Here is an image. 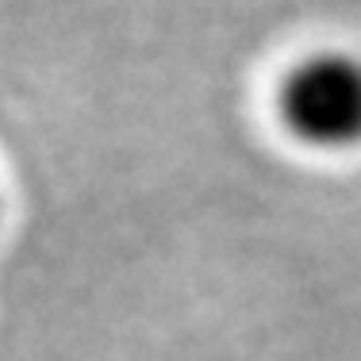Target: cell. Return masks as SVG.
<instances>
[{
	"mask_svg": "<svg viewBox=\"0 0 361 361\" xmlns=\"http://www.w3.org/2000/svg\"><path fill=\"white\" fill-rule=\"evenodd\" d=\"M281 116L288 131L307 146H361V58L323 50L292 66L281 85Z\"/></svg>",
	"mask_w": 361,
	"mask_h": 361,
	"instance_id": "6da1fadb",
	"label": "cell"
}]
</instances>
